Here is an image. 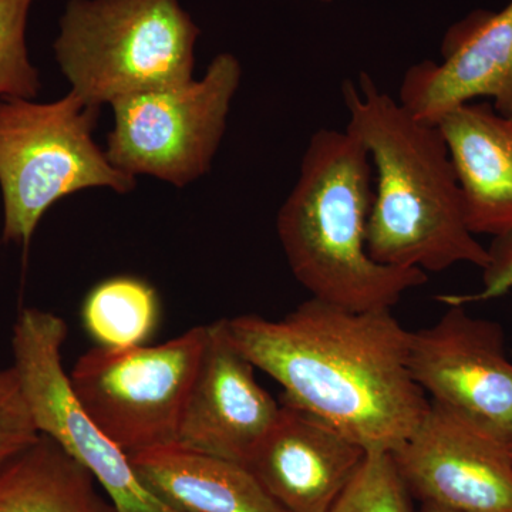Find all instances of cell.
Wrapping results in <instances>:
<instances>
[{
	"label": "cell",
	"instance_id": "obj_1",
	"mask_svg": "<svg viewBox=\"0 0 512 512\" xmlns=\"http://www.w3.org/2000/svg\"><path fill=\"white\" fill-rule=\"evenodd\" d=\"M229 339L284 389L282 403L369 451L392 453L429 410L409 367L410 333L392 311L308 299L281 319H224Z\"/></svg>",
	"mask_w": 512,
	"mask_h": 512
},
{
	"label": "cell",
	"instance_id": "obj_2",
	"mask_svg": "<svg viewBox=\"0 0 512 512\" xmlns=\"http://www.w3.org/2000/svg\"><path fill=\"white\" fill-rule=\"evenodd\" d=\"M346 131L366 148L376 187L367 224V251L379 264L446 271L483 269L488 249L468 228L463 197L443 134L383 93L367 73L342 89Z\"/></svg>",
	"mask_w": 512,
	"mask_h": 512
},
{
	"label": "cell",
	"instance_id": "obj_3",
	"mask_svg": "<svg viewBox=\"0 0 512 512\" xmlns=\"http://www.w3.org/2000/svg\"><path fill=\"white\" fill-rule=\"evenodd\" d=\"M373 168L348 131L313 134L276 221L292 275L311 298L356 312L392 311L429 281L420 269L376 262L367 251Z\"/></svg>",
	"mask_w": 512,
	"mask_h": 512
},
{
	"label": "cell",
	"instance_id": "obj_4",
	"mask_svg": "<svg viewBox=\"0 0 512 512\" xmlns=\"http://www.w3.org/2000/svg\"><path fill=\"white\" fill-rule=\"evenodd\" d=\"M201 30L180 0H69L53 49L93 106L194 79Z\"/></svg>",
	"mask_w": 512,
	"mask_h": 512
},
{
	"label": "cell",
	"instance_id": "obj_5",
	"mask_svg": "<svg viewBox=\"0 0 512 512\" xmlns=\"http://www.w3.org/2000/svg\"><path fill=\"white\" fill-rule=\"evenodd\" d=\"M99 111L72 90L49 103L0 99L3 241L28 248L47 210L76 192L136 188L94 141Z\"/></svg>",
	"mask_w": 512,
	"mask_h": 512
},
{
	"label": "cell",
	"instance_id": "obj_6",
	"mask_svg": "<svg viewBox=\"0 0 512 512\" xmlns=\"http://www.w3.org/2000/svg\"><path fill=\"white\" fill-rule=\"evenodd\" d=\"M242 67L231 53L214 57L200 80L147 90L111 104L110 163L183 188L210 171L227 130Z\"/></svg>",
	"mask_w": 512,
	"mask_h": 512
},
{
	"label": "cell",
	"instance_id": "obj_7",
	"mask_svg": "<svg viewBox=\"0 0 512 512\" xmlns=\"http://www.w3.org/2000/svg\"><path fill=\"white\" fill-rule=\"evenodd\" d=\"M208 325L156 346L94 348L70 373L73 392L103 433L127 454L177 444Z\"/></svg>",
	"mask_w": 512,
	"mask_h": 512
},
{
	"label": "cell",
	"instance_id": "obj_8",
	"mask_svg": "<svg viewBox=\"0 0 512 512\" xmlns=\"http://www.w3.org/2000/svg\"><path fill=\"white\" fill-rule=\"evenodd\" d=\"M69 329L55 313L20 311L12 332L13 372L37 431L86 468L116 512H180L138 477L130 457L83 409L64 372Z\"/></svg>",
	"mask_w": 512,
	"mask_h": 512
},
{
	"label": "cell",
	"instance_id": "obj_9",
	"mask_svg": "<svg viewBox=\"0 0 512 512\" xmlns=\"http://www.w3.org/2000/svg\"><path fill=\"white\" fill-rule=\"evenodd\" d=\"M409 367L431 403L512 446V360L500 323L447 306L410 333Z\"/></svg>",
	"mask_w": 512,
	"mask_h": 512
},
{
	"label": "cell",
	"instance_id": "obj_10",
	"mask_svg": "<svg viewBox=\"0 0 512 512\" xmlns=\"http://www.w3.org/2000/svg\"><path fill=\"white\" fill-rule=\"evenodd\" d=\"M407 490L456 512H512V446L430 402L412 436L392 451Z\"/></svg>",
	"mask_w": 512,
	"mask_h": 512
},
{
	"label": "cell",
	"instance_id": "obj_11",
	"mask_svg": "<svg viewBox=\"0 0 512 512\" xmlns=\"http://www.w3.org/2000/svg\"><path fill=\"white\" fill-rule=\"evenodd\" d=\"M256 367L229 339L224 319L208 325L200 369L178 430V446L247 464L281 413Z\"/></svg>",
	"mask_w": 512,
	"mask_h": 512
},
{
	"label": "cell",
	"instance_id": "obj_12",
	"mask_svg": "<svg viewBox=\"0 0 512 512\" xmlns=\"http://www.w3.org/2000/svg\"><path fill=\"white\" fill-rule=\"evenodd\" d=\"M441 63L409 67L399 101L414 117L437 124L477 99L512 117V0L500 12H474L448 30Z\"/></svg>",
	"mask_w": 512,
	"mask_h": 512
},
{
	"label": "cell",
	"instance_id": "obj_13",
	"mask_svg": "<svg viewBox=\"0 0 512 512\" xmlns=\"http://www.w3.org/2000/svg\"><path fill=\"white\" fill-rule=\"evenodd\" d=\"M366 454L335 427L281 402L278 420L245 466L286 511L328 512Z\"/></svg>",
	"mask_w": 512,
	"mask_h": 512
},
{
	"label": "cell",
	"instance_id": "obj_14",
	"mask_svg": "<svg viewBox=\"0 0 512 512\" xmlns=\"http://www.w3.org/2000/svg\"><path fill=\"white\" fill-rule=\"evenodd\" d=\"M453 161L468 228L474 235L512 232V117L493 104H461L439 123Z\"/></svg>",
	"mask_w": 512,
	"mask_h": 512
},
{
	"label": "cell",
	"instance_id": "obj_15",
	"mask_svg": "<svg viewBox=\"0 0 512 512\" xmlns=\"http://www.w3.org/2000/svg\"><path fill=\"white\" fill-rule=\"evenodd\" d=\"M144 484L180 512H288L244 464L171 444L128 454Z\"/></svg>",
	"mask_w": 512,
	"mask_h": 512
},
{
	"label": "cell",
	"instance_id": "obj_16",
	"mask_svg": "<svg viewBox=\"0 0 512 512\" xmlns=\"http://www.w3.org/2000/svg\"><path fill=\"white\" fill-rule=\"evenodd\" d=\"M0 512H116L92 474L40 434L0 471Z\"/></svg>",
	"mask_w": 512,
	"mask_h": 512
},
{
	"label": "cell",
	"instance_id": "obj_17",
	"mask_svg": "<svg viewBox=\"0 0 512 512\" xmlns=\"http://www.w3.org/2000/svg\"><path fill=\"white\" fill-rule=\"evenodd\" d=\"M160 296L153 285L131 275L99 282L83 302V325L104 349L144 346L160 322Z\"/></svg>",
	"mask_w": 512,
	"mask_h": 512
},
{
	"label": "cell",
	"instance_id": "obj_18",
	"mask_svg": "<svg viewBox=\"0 0 512 512\" xmlns=\"http://www.w3.org/2000/svg\"><path fill=\"white\" fill-rule=\"evenodd\" d=\"M328 512H417L389 451H369Z\"/></svg>",
	"mask_w": 512,
	"mask_h": 512
},
{
	"label": "cell",
	"instance_id": "obj_19",
	"mask_svg": "<svg viewBox=\"0 0 512 512\" xmlns=\"http://www.w3.org/2000/svg\"><path fill=\"white\" fill-rule=\"evenodd\" d=\"M36 0H0V99L35 100L39 72L30 62L26 28Z\"/></svg>",
	"mask_w": 512,
	"mask_h": 512
},
{
	"label": "cell",
	"instance_id": "obj_20",
	"mask_svg": "<svg viewBox=\"0 0 512 512\" xmlns=\"http://www.w3.org/2000/svg\"><path fill=\"white\" fill-rule=\"evenodd\" d=\"M12 367L0 370V471L39 439Z\"/></svg>",
	"mask_w": 512,
	"mask_h": 512
},
{
	"label": "cell",
	"instance_id": "obj_21",
	"mask_svg": "<svg viewBox=\"0 0 512 512\" xmlns=\"http://www.w3.org/2000/svg\"><path fill=\"white\" fill-rule=\"evenodd\" d=\"M488 249V262L483 271V288L464 295H439L437 301L446 306H468L501 298L512 291V232L494 238Z\"/></svg>",
	"mask_w": 512,
	"mask_h": 512
},
{
	"label": "cell",
	"instance_id": "obj_22",
	"mask_svg": "<svg viewBox=\"0 0 512 512\" xmlns=\"http://www.w3.org/2000/svg\"><path fill=\"white\" fill-rule=\"evenodd\" d=\"M420 512H456V511L447 510V508L436 507V505L424 504L423 508H421Z\"/></svg>",
	"mask_w": 512,
	"mask_h": 512
},
{
	"label": "cell",
	"instance_id": "obj_23",
	"mask_svg": "<svg viewBox=\"0 0 512 512\" xmlns=\"http://www.w3.org/2000/svg\"><path fill=\"white\" fill-rule=\"evenodd\" d=\"M0 241H2V238H0Z\"/></svg>",
	"mask_w": 512,
	"mask_h": 512
}]
</instances>
